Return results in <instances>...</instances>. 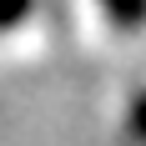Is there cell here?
I'll return each instance as SVG.
<instances>
[{
  "mask_svg": "<svg viewBox=\"0 0 146 146\" xmlns=\"http://www.w3.org/2000/svg\"><path fill=\"white\" fill-rule=\"evenodd\" d=\"M126 131H136V146H146V86H141V96H136V106H131V126Z\"/></svg>",
  "mask_w": 146,
  "mask_h": 146,
  "instance_id": "cell-1",
  "label": "cell"
}]
</instances>
